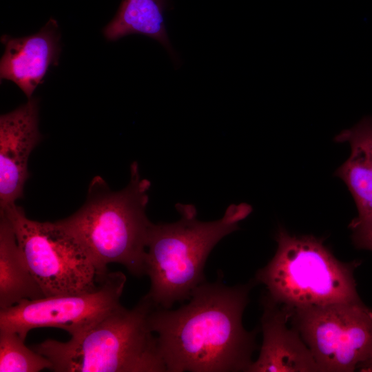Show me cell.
I'll return each mask as SVG.
<instances>
[{"label": "cell", "instance_id": "obj_1", "mask_svg": "<svg viewBox=\"0 0 372 372\" xmlns=\"http://www.w3.org/2000/svg\"><path fill=\"white\" fill-rule=\"evenodd\" d=\"M256 284L227 286L205 281L178 309L152 307L155 333L167 372H247L258 330L247 331L242 315Z\"/></svg>", "mask_w": 372, "mask_h": 372}, {"label": "cell", "instance_id": "obj_2", "mask_svg": "<svg viewBox=\"0 0 372 372\" xmlns=\"http://www.w3.org/2000/svg\"><path fill=\"white\" fill-rule=\"evenodd\" d=\"M151 183L141 177L138 163L130 166L128 185L112 191L96 176L85 203L71 216L57 220L85 250L105 276L110 263L124 266L134 276L145 275L147 238L152 223L146 214Z\"/></svg>", "mask_w": 372, "mask_h": 372}, {"label": "cell", "instance_id": "obj_3", "mask_svg": "<svg viewBox=\"0 0 372 372\" xmlns=\"http://www.w3.org/2000/svg\"><path fill=\"white\" fill-rule=\"evenodd\" d=\"M176 208L180 218L172 223H152L147 244L145 275L151 285L144 297L154 307L164 309L189 300L205 281L204 267L211 251L238 229V223L252 211L249 204H231L222 218L204 222L197 218L192 205L178 203Z\"/></svg>", "mask_w": 372, "mask_h": 372}, {"label": "cell", "instance_id": "obj_4", "mask_svg": "<svg viewBox=\"0 0 372 372\" xmlns=\"http://www.w3.org/2000/svg\"><path fill=\"white\" fill-rule=\"evenodd\" d=\"M153 304L143 297L122 305L68 342L48 339L31 348L56 372H167L148 316Z\"/></svg>", "mask_w": 372, "mask_h": 372}, {"label": "cell", "instance_id": "obj_5", "mask_svg": "<svg viewBox=\"0 0 372 372\" xmlns=\"http://www.w3.org/2000/svg\"><path fill=\"white\" fill-rule=\"evenodd\" d=\"M276 240L275 255L254 279L275 302L297 308L361 300L354 278L360 261L342 262L322 240L291 235L282 227Z\"/></svg>", "mask_w": 372, "mask_h": 372}, {"label": "cell", "instance_id": "obj_6", "mask_svg": "<svg viewBox=\"0 0 372 372\" xmlns=\"http://www.w3.org/2000/svg\"><path fill=\"white\" fill-rule=\"evenodd\" d=\"M9 218L18 244L45 297L95 289L105 278L78 242L57 221L28 218L13 203L0 209Z\"/></svg>", "mask_w": 372, "mask_h": 372}, {"label": "cell", "instance_id": "obj_7", "mask_svg": "<svg viewBox=\"0 0 372 372\" xmlns=\"http://www.w3.org/2000/svg\"><path fill=\"white\" fill-rule=\"evenodd\" d=\"M289 309L320 372L354 371L372 358V308L362 300Z\"/></svg>", "mask_w": 372, "mask_h": 372}, {"label": "cell", "instance_id": "obj_8", "mask_svg": "<svg viewBox=\"0 0 372 372\" xmlns=\"http://www.w3.org/2000/svg\"><path fill=\"white\" fill-rule=\"evenodd\" d=\"M125 282L122 272L110 271L91 291L23 300L0 309V330L16 332L23 340L39 327L60 328L76 335L121 306Z\"/></svg>", "mask_w": 372, "mask_h": 372}, {"label": "cell", "instance_id": "obj_9", "mask_svg": "<svg viewBox=\"0 0 372 372\" xmlns=\"http://www.w3.org/2000/svg\"><path fill=\"white\" fill-rule=\"evenodd\" d=\"M39 103L38 98L31 97L0 116V209L23 197L28 159L42 138Z\"/></svg>", "mask_w": 372, "mask_h": 372}, {"label": "cell", "instance_id": "obj_10", "mask_svg": "<svg viewBox=\"0 0 372 372\" xmlns=\"http://www.w3.org/2000/svg\"><path fill=\"white\" fill-rule=\"evenodd\" d=\"M262 343L260 354L247 372H320L311 351L299 332L288 323L287 307L262 297Z\"/></svg>", "mask_w": 372, "mask_h": 372}, {"label": "cell", "instance_id": "obj_11", "mask_svg": "<svg viewBox=\"0 0 372 372\" xmlns=\"http://www.w3.org/2000/svg\"><path fill=\"white\" fill-rule=\"evenodd\" d=\"M1 41L4 45L1 81L13 82L30 99L49 68L59 64L61 47L57 21L50 18L35 34L21 37L4 34Z\"/></svg>", "mask_w": 372, "mask_h": 372}, {"label": "cell", "instance_id": "obj_12", "mask_svg": "<svg viewBox=\"0 0 372 372\" xmlns=\"http://www.w3.org/2000/svg\"><path fill=\"white\" fill-rule=\"evenodd\" d=\"M351 147L348 159L335 172L347 186L356 205V220L372 218V116L363 117L335 137Z\"/></svg>", "mask_w": 372, "mask_h": 372}, {"label": "cell", "instance_id": "obj_13", "mask_svg": "<svg viewBox=\"0 0 372 372\" xmlns=\"http://www.w3.org/2000/svg\"><path fill=\"white\" fill-rule=\"evenodd\" d=\"M45 295L31 271L9 218L0 211V309Z\"/></svg>", "mask_w": 372, "mask_h": 372}, {"label": "cell", "instance_id": "obj_14", "mask_svg": "<svg viewBox=\"0 0 372 372\" xmlns=\"http://www.w3.org/2000/svg\"><path fill=\"white\" fill-rule=\"evenodd\" d=\"M168 0H122L112 20L103 28L109 41L130 34H142L158 41L176 61L178 58L167 33L164 14Z\"/></svg>", "mask_w": 372, "mask_h": 372}, {"label": "cell", "instance_id": "obj_15", "mask_svg": "<svg viewBox=\"0 0 372 372\" xmlns=\"http://www.w3.org/2000/svg\"><path fill=\"white\" fill-rule=\"evenodd\" d=\"M52 367L47 358L25 346L16 332L0 330V372H38Z\"/></svg>", "mask_w": 372, "mask_h": 372}, {"label": "cell", "instance_id": "obj_16", "mask_svg": "<svg viewBox=\"0 0 372 372\" xmlns=\"http://www.w3.org/2000/svg\"><path fill=\"white\" fill-rule=\"evenodd\" d=\"M352 231V241L358 249L372 251V218L366 220L353 219L349 225Z\"/></svg>", "mask_w": 372, "mask_h": 372}, {"label": "cell", "instance_id": "obj_17", "mask_svg": "<svg viewBox=\"0 0 372 372\" xmlns=\"http://www.w3.org/2000/svg\"><path fill=\"white\" fill-rule=\"evenodd\" d=\"M358 369L362 372H372V358L362 364Z\"/></svg>", "mask_w": 372, "mask_h": 372}]
</instances>
